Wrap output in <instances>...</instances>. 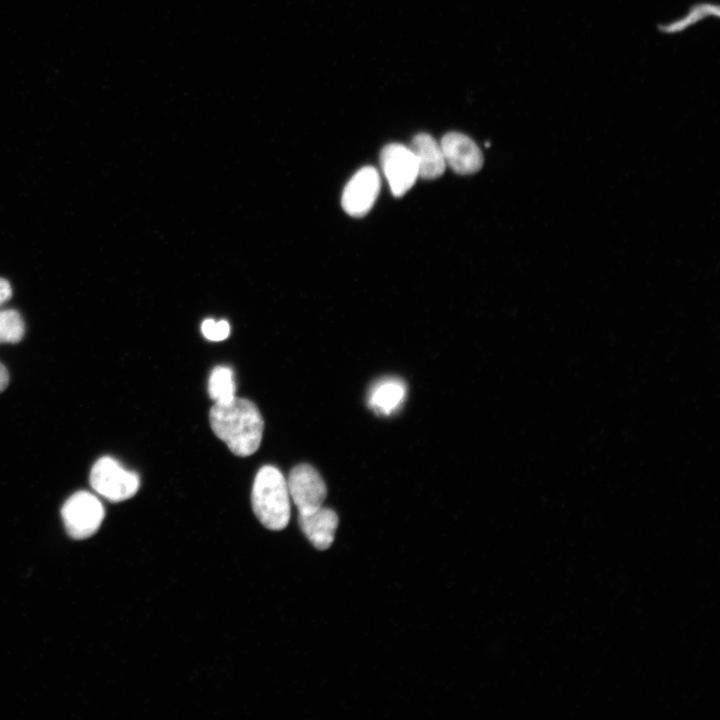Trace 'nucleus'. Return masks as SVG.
<instances>
[{
    "mask_svg": "<svg viewBox=\"0 0 720 720\" xmlns=\"http://www.w3.org/2000/svg\"><path fill=\"white\" fill-rule=\"evenodd\" d=\"M209 421L214 434L236 456H250L258 450L264 421L252 401L235 396L229 403H214L209 411Z\"/></svg>",
    "mask_w": 720,
    "mask_h": 720,
    "instance_id": "f257e3e1",
    "label": "nucleus"
},
{
    "mask_svg": "<svg viewBox=\"0 0 720 720\" xmlns=\"http://www.w3.org/2000/svg\"><path fill=\"white\" fill-rule=\"evenodd\" d=\"M251 505L265 528L280 531L288 525L290 495L287 480L278 468L265 465L258 470L252 486Z\"/></svg>",
    "mask_w": 720,
    "mask_h": 720,
    "instance_id": "f03ea898",
    "label": "nucleus"
},
{
    "mask_svg": "<svg viewBox=\"0 0 720 720\" xmlns=\"http://www.w3.org/2000/svg\"><path fill=\"white\" fill-rule=\"evenodd\" d=\"M90 484L101 496L111 502H121L133 497L140 486L139 476L123 468L114 458L98 459L90 472Z\"/></svg>",
    "mask_w": 720,
    "mask_h": 720,
    "instance_id": "7ed1b4c3",
    "label": "nucleus"
},
{
    "mask_svg": "<svg viewBox=\"0 0 720 720\" xmlns=\"http://www.w3.org/2000/svg\"><path fill=\"white\" fill-rule=\"evenodd\" d=\"M104 508L100 500L87 491H78L70 496L61 509L66 531L74 539H85L99 529L104 519Z\"/></svg>",
    "mask_w": 720,
    "mask_h": 720,
    "instance_id": "20e7f679",
    "label": "nucleus"
},
{
    "mask_svg": "<svg viewBox=\"0 0 720 720\" xmlns=\"http://www.w3.org/2000/svg\"><path fill=\"white\" fill-rule=\"evenodd\" d=\"M290 498L300 515L310 514L323 506L327 488L318 471L309 464L292 468L287 480Z\"/></svg>",
    "mask_w": 720,
    "mask_h": 720,
    "instance_id": "39448f33",
    "label": "nucleus"
},
{
    "mask_svg": "<svg viewBox=\"0 0 720 720\" xmlns=\"http://www.w3.org/2000/svg\"><path fill=\"white\" fill-rule=\"evenodd\" d=\"M380 164L395 197H401L416 182L418 169L410 148L399 143L386 145L380 154Z\"/></svg>",
    "mask_w": 720,
    "mask_h": 720,
    "instance_id": "423d86ee",
    "label": "nucleus"
},
{
    "mask_svg": "<svg viewBox=\"0 0 720 720\" xmlns=\"http://www.w3.org/2000/svg\"><path fill=\"white\" fill-rule=\"evenodd\" d=\"M381 180L376 168L359 169L346 184L342 194V207L347 214L362 217L373 207L380 192Z\"/></svg>",
    "mask_w": 720,
    "mask_h": 720,
    "instance_id": "0eeeda50",
    "label": "nucleus"
},
{
    "mask_svg": "<svg viewBox=\"0 0 720 720\" xmlns=\"http://www.w3.org/2000/svg\"><path fill=\"white\" fill-rule=\"evenodd\" d=\"M440 146L446 165L454 172L469 175L481 169L483 154L468 136L459 132H449L442 137Z\"/></svg>",
    "mask_w": 720,
    "mask_h": 720,
    "instance_id": "6e6552de",
    "label": "nucleus"
},
{
    "mask_svg": "<svg viewBox=\"0 0 720 720\" xmlns=\"http://www.w3.org/2000/svg\"><path fill=\"white\" fill-rule=\"evenodd\" d=\"M298 522L310 543L318 550H326L334 541L339 520L334 510L322 506L310 514H299Z\"/></svg>",
    "mask_w": 720,
    "mask_h": 720,
    "instance_id": "1a4fd4ad",
    "label": "nucleus"
},
{
    "mask_svg": "<svg viewBox=\"0 0 720 720\" xmlns=\"http://www.w3.org/2000/svg\"><path fill=\"white\" fill-rule=\"evenodd\" d=\"M409 148L416 160L418 177L431 180L442 176L446 168L445 158L440 144L431 135L417 134Z\"/></svg>",
    "mask_w": 720,
    "mask_h": 720,
    "instance_id": "9d476101",
    "label": "nucleus"
},
{
    "mask_svg": "<svg viewBox=\"0 0 720 720\" xmlns=\"http://www.w3.org/2000/svg\"><path fill=\"white\" fill-rule=\"evenodd\" d=\"M406 396L405 383L396 377L377 381L370 389L368 405L375 412L390 415L400 408Z\"/></svg>",
    "mask_w": 720,
    "mask_h": 720,
    "instance_id": "9b49d317",
    "label": "nucleus"
},
{
    "mask_svg": "<svg viewBox=\"0 0 720 720\" xmlns=\"http://www.w3.org/2000/svg\"><path fill=\"white\" fill-rule=\"evenodd\" d=\"M235 392L233 371L227 366L214 367L208 379V394L214 403H229L234 399Z\"/></svg>",
    "mask_w": 720,
    "mask_h": 720,
    "instance_id": "f8f14e48",
    "label": "nucleus"
},
{
    "mask_svg": "<svg viewBox=\"0 0 720 720\" xmlns=\"http://www.w3.org/2000/svg\"><path fill=\"white\" fill-rule=\"evenodd\" d=\"M24 333V321L18 311L13 309L0 311V343H18Z\"/></svg>",
    "mask_w": 720,
    "mask_h": 720,
    "instance_id": "ddd939ff",
    "label": "nucleus"
},
{
    "mask_svg": "<svg viewBox=\"0 0 720 720\" xmlns=\"http://www.w3.org/2000/svg\"><path fill=\"white\" fill-rule=\"evenodd\" d=\"M204 337L210 341H222L230 334V325L226 320L206 319L201 324Z\"/></svg>",
    "mask_w": 720,
    "mask_h": 720,
    "instance_id": "4468645a",
    "label": "nucleus"
},
{
    "mask_svg": "<svg viewBox=\"0 0 720 720\" xmlns=\"http://www.w3.org/2000/svg\"><path fill=\"white\" fill-rule=\"evenodd\" d=\"M11 295L10 283L6 279L0 278V306L9 300Z\"/></svg>",
    "mask_w": 720,
    "mask_h": 720,
    "instance_id": "2eb2a0df",
    "label": "nucleus"
},
{
    "mask_svg": "<svg viewBox=\"0 0 720 720\" xmlns=\"http://www.w3.org/2000/svg\"><path fill=\"white\" fill-rule=\"evenodd\" d=\"M9 383V373L6 367L0 362V393L6 389Z\"/></svg>",
    "mask_w": 720,
    "mask_h": 720,
    "instance_id": "dca6fc26",
    "label": "nucleus"
}]
</instances>
